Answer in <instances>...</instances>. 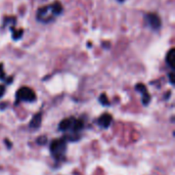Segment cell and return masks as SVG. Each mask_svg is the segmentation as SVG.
<instances>
[{
    "label": "cell",
    "instance_id": "1",
    "mask_svg": "<svg viewBox=\"0 0 175 175\" xmlns=\"http://www.w3.org/2000/svg\"><path fill=\"white\" fill-rule=\"evenodd\" d=\"M84 128V123L81 120L75 119V118H66L58 124V130L63 132H69V134L64 135L68 141H76L79 139V132Z\"/></svg>",
    "mask_w": 175,
    "mask_h": 175
},
{
    "label": "cell",
    "instance_id": "2",
    "mask_svg": "<svg viewBox=\"0 0 175 175\" xmlns=\"http://www.w3.org/2000/svg\"><path fill=\"white\" fill-rule=\"evenodd\" d=\"M63 12V6L60 2H54L53 4L40 7L37 12V20L41 23H50L53 18L60 15Z\"/></svg>",
    "mask_w": 175,
    "mask_h": 175
},
{
    "label": "cell",
    "instance_id": "3",
    "mask_svg": "<svg viewBox=\"0 0 175 175\" xmlns=\"http://www.w3.org/2000/svg\"><path fill=\"white\" fill-rule=\"evenodd\" d=\"M67 144L68 140L66 139V137H61V138H56L53 139L50 144V154L55 161H61L64 160L66 158V150H67Z\"/></svg>",
    "mask_w": 175,
    "mask_h": 175
},
{
    "label": "cell",
    "instance_id": "4",
    "mask_svg": "<svg viewBox=\"0 0 175 175\" xmlns=\"http://www.w3.org/2000/svg\"><path fill=\"white\" fill-rule=\"evenodd\" d=\"M15 98H17V103L18 101H28V103H33L36 101V94L31 88L29 87H21L17 91L15 94Z\"/></svg>",
    "mask_w": 175,
    "mask_h": 175
},
{
    "label": "cell",
    "instance_id": "5",
    "mask_svg": "<svg viewBox=\"0 0 175 175\" xmlns=\"http://www.w3.org/2000/svg\"><path fill=\"white\" fill-rule=\"evenodd\" d=\"M145 21L153 30H159L161 28V20L156 13H147V15H145Z\"/></svg>",
    "mask_w": 175,
    "mask_h": 175
},
{
    "label": "cell",
    "instance_id": "6",
    "mask_svg": "<svg viewBox=\"0 0 175 175\" xmlns=\"http://www.w3.org/2000/svg\"><path fill=\"white\" fill-rule=\"evenodd\" d=\"M135 89L142 94V104H144V106H147L149 103L150 101V95L149 94V92H147V87H145L144 84L139 83V84H136Z\"/></svg>",
    "mask_w": 175,
    "mask_h": 175
},
{
    "label": "cell",
    "instance_id": "7",
    "mask_svg": "<svg viewBox=\"0 0 175 175\" xmlns=\"http://www.w3.org/2000/svg\"><path fill=\"white\" fill-rule=\"evenodd\" d=\"M112 120H113V118H112V116L110 115V114H104V115H101V117L98 118L97 124H98L99 126H101V127L107 129V128L110 127V125H111Z\"/></svg>",
    "mask_w": 175,
    "mask_h": 175
},
{
    "label": "cell",
    "instance_id": "8",
    "mask_svg": "<svg viewBox=\"0 0 175 175\" xmlns=\"http://www.w3.org/2000/svg\"><path fill=\"white\" fill-rule=\"evenodd\" d=\"M41 122H42V114L41 113H38V114L34 115V117L32 118L30 124H29V126H30L31 129H39V127L41 126Z\"/></svg>",
    "mask_w": 175,
    "mask_h": 175
},
{
    "label": "cell",
    "instance_id": "9",
    "mask_svg": "<svg viewBox=\"0 0 175 175\" xmlns=\"http://www.w3.org/2000/svg\"><path fill=\"white\" fill-rule=\"evenodd\" d=\"M174 60H175V49H174V48H171V49L168 51V53H167V55H166V63L168 64V66L170 67L171 69L175 68Z\"/></svg>",
    "mask_w": 175,
    "mask_h": 175
},
{
    "label": "cell",
    "instance_id": "10",
    "mask_svg": "<svg viewBox=\"0 0 175 175\" xmlns=\"http://www.w3.org/2000/svg\"><path fill=\"white\" fill-rule=\"evenodd\" d=\"M10 30L12 32V38L15 40H18L21 38V36H23V30L21 29H18V30H15V28H10Z\"/></svg>",
    "mask_w": 175,
    "mask_h": 175
},
{
    "label": "cell",
    "instance_id": "11",
    "mask_svg": "<svg viewBox=\"0 0 175 175\" xmlns=\"http://www.w3.org/2000/svg\"><path fill=\"white\" fill-rule=\"evenodd\" d=\"M99 103H101V104H103V106H104V107L110 106V101L107 99V95H106L104 93L101 94V96H99Z\"/></svg>",
    "mask_w": 175,
    "mask_h": 175
},
{
    "label": "cell",
    "instance_id": "12",
    "mask_svg": "<svg viewBox=\"0 0 175 175\" xmlns=\"http://www.w3.org/2000/svg\"><path fill=\"white\" fill-rule=\"evenodd\" d=\"M37 144L39 145H43V144H47V136L46 135H41L39 136L38 138L36 139Z\"/></svg>",
    "mask_w": 175,
    "mask_h": 175
},
{
    "label": "cell",
    "instance_id": "13",
    "mask_svg": "<svg viewBox=\"0 0 175 175\" xmlns=\"http://www.w3.org/2000/svg\"><path fill=\"white\" fill-rule=\"evenodd\" d=\"M5 79V75L3 71V64H0V80H4Z\"/></svg>",
    "mask_w": 175,
    "mask_h": 175
},
{
    "label": "cell",
    "instance_id": "14",
    "mask_svg": "<svg viewBox=\"0 0 175 175\" xmlns=\"http://www.w3.org/2000/svg\"><path fill=\"white\" fill-rule=\"evenodd\" d=\"M5 92V88L3 85H0V97H2L3 96V94Z\"/></svg>",
    "mask_w": 175,
    "mask_h": 175
},
{
    "label": "cell",
    "instance_id": "15",
    "mask_svg": "<svg viewBox=\"0 0 175 175\" xmlns=\"http://www.w3.org/2000/svg\"><path fill=\"white\" fill-rule=\"evenodd\" d=\"M168 77H169V81H170L171 84L173 85V84H174V80H173V73H169Z\"/></svg>",
    "mask_w": 175,
    "mask_h": 175
},
{
    "label": "cell",
    "instance_id": "16",
    "mask_svg": "<svg viewBox=\"0 0 175 175\" xmlns=\"http://www.w3.org/2000/svg\"><path fill=\"white\" fill-rule=\"evenodd\" d=\"M7 106V104L6 103H4V104H0V110H4L5 107H6Z\"/></svg>",
    "mask_w": 175,
    "mask_h": 175
},
{
    "label": "cell",
    "instance_id": "17",
    "mask_svg": "<svg viewBox=\"0 0 175 175\" xmlns=\"http://www.w3.org/2000/svg\"><path fill=\"white\" fill-rule=\"evenodd\" d=\"M4 141L6 142V145H7V147H12V144H10V142H9V140H8V139H5Z\"/></svg>",
    "mask_w": 175,
    "mask_h": 175
},
{
    "label": "cell",
    "instance_id": "18",
    "mask_svg": "<svg viewBox=\"0 0 175 175\" xmlns=\"http://www.w3.org/2000/svg\"><path fill=\"white\" fill-rule=\"evenodd\" d=\"M119 1H121V2H122V1H123V0H119Z\"/></svg>",
    "mask_w": 175,
    "mask_h": 175
}]
</instances>
